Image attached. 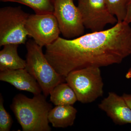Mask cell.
<instances>
[{
  "label": "cell",
  "instance_id": "obj_1",
  "mask_svg": "<svg viewBox=\"0 0 131 131\" xmlns=\"http://www.w3.org/2000/svg\"><path fill=\"white\" fill-rule=\"evenodd\" d=\"M46 47L47 60L65 78L77 70L121 63L131 54V27L123 21L109 29L75 38L59 37Z\"/></svg>",
  "mask_w": 131,
  "mask_h": 131
},
{
  "label": "cell",
  "instance_id": "obj_2",
  "mask_svg": "<svg viewBox=\"0 0 131 131\" xmlns=\"http://www.w3.org/2000/svg\"><path fill=\"white\" fill-rule=\"evenodd\" d=\"M44 95L28 98L23 94L16 95L10 106L23 131H50L48 115L52 109Z\"/></svg>",
  "mask_w": 131,
  "mask_h": 131
},
{
  "label": "cell",
  "instance_id": "obj_3",
  "mask_svg": "<svg viewBox=\"0 0 131 131\" xmlns=\"http://www.w3.org/2000/svg\"><path fill=\"white\" fill-rule=\"evenodd\" d=\"M26 45L27 52L25 69L36 79L43 94L47 97L54 87L65 81V78L57 73L49 62L42 47L30 39Z\"/></svg>",
  "mask_w": 131,
  "mask_h": 131
},
{
  "label": "cell",
  "instance_id": "obj_4",
  "mask_svg": "<svg viewBox=\"0 0 131 131\" xmlns=\"http://www.w3.org/2000/svg\"><path fill=\"white\" fill-rule=\"evenodd\" d=\"M65 81L81 103H91L103 95L104 84L100 68L89 67L73 71L65 77Z\"/></svg>",
  "mask_w": 131,
  "mask_h": 131
},
{
  "label": "cell",
  "instance_id": "obj_5",
  "mask_svg": "<svg viewBox=\"0 0 131 131\" xmlns=\"http://www.w3.org/2000/svg\"><path fill=\"white\" fill-rule=\"evenodd\" d=\"M29 15L20 6H7L1 8V47L8 44H26L28 36L26 23Z\"/></svg>",
  "mask_w": 131,
  "mask_h": 131
},
{
  "label": "cell",
  "instance_id": "obj_6",
  "mask_svg": "<svg viewBox=\"0 0 131 131\" xmlns=\"http://www.w3.org/2000/svg\"><path fill=\"white\" fill-rule=\"evenodd\" d=\"M53 14L64 37L71 39L83 35L85 27L81 14L73 0H54Z\"/></svg>",
  "mask_w": 131,
  "mask_h": 131
},
{
  "label": "cell",
  "instance_id": "obj_7",
  "mask_svg": "<svg viewBox=\"0 0 131 131\" xmlns=\"http://www.w3.org/2000/svg\"><path fill=\"white\" fill-rule=\"evenodd\" d=\"M27 35L43 47L54 42L61 33L53 13L30 15L26 23Z\"/></svg>",
  "mask_w": 131,
  "mask_h": 131
},
{
  "label": "cell",
  "instance_id": "obj_8",
  "mask_svg": "<svg viewBox=\"0 0 131 131\" xmlns=\"http://www.w3.org/2000/svg\"><path fill=\"white\" fill-rule=\"evenodd\" d=\"M78 7L81 14L85 28L92 32L103 30L108 24L118 22L109 12L105 0H78Z\"/></svg>",
  "mask_w": 131,
  "mask_h": 131
},
{
  "label": "cell",
  "instance_id": "obj_9",
  "mask_svg": "<svg viewBox=\"0 0 131 131\" xmlns=\"http://www.w3.org/2000/svg\"><path fill=\"white\" fill-rule=\"evenodd\" d=\"M98 107L106 113L115 124L119 125L131 124V109L122 96L109 92Z\"/></svg>",
  "mask_w": 131,
  "mask_h": 131
},
{
  "label": "cell",
  "instance_id": "obj_10",
  "mask_svg": "<svg viewBox=\"0 0 131 131\" xmlns=\"http://www.w3.org/2000/svg\"><path fill=\"white\" fill-rule=\"evenodd\" d=\"M0 80L9 83L17 89L30 92L34 95L42 92L37 80L25 68L1 71Z\"/></svg>",
  "mask_w": 131,
  "mask_h": 131
},
{
  "label": "cell",
  "instance_id": "obj_11",
  "mask_svg": "<svg viewBox=\"0 0 131 131\" xmlns=\"http://www.w3.org/2000/svg\"><path fill=\"white\" fill-rule=\"evenodd\" d=\"M50 111L48 119L53 127L66 128L72 126L77 110L72 105L56 106Z\"/></svg>",
  "mask_w": 131,
  "mask_h": 131
},
{
  "label": "cell",
  "instance_id": "obj_12",
  "mask_svg": "<svg viewBox=\"0 0 131 131\" xmlns=\"http://www.w3.org/2000/svg\"><path fill=\"white\" fill-rule=\"evenodd\" d=\"M19 45L8 44L3 46L0 51V71L13 70L26 68V60L19 56Z\"/></svg>",
  "mask_w": 131,
  "mask_h": 131
},
{
  "label": "cell",
  "instance_id": "obj_13",
  "mask_svg": "<svg viewBox=\"0 0 131 131\" xmlns=\"http://www.w3.org/2000/svg\"><path fill=\"white\" fill-rule=\"evenodd\" d=\"M50 101L55 105H73L78 101L74 91L67 83H59L50 93Z\"/></svg>",
  "mask_w": 131,
  "mask_h": 131
},
{
  "label": "cell",
  "instance_id": "obj_14",
  "mask_svg": "<svg viewBox=\"0 0 131 131\" xmlns=\"http://www.w3.org/2000/svg\"><path fill=\"white\" fill-rule=\"evenodd\" d=\"M2 2L17 3L27 6L35 14L53 13L54 0H0Z\"/></svg>",
  "mask_w": 131,
  "mask_h": 131
},
{
  "label": "cell",
  "instance_id": "obj_15",
  "mask_svg": "<svg viewBox=\"0 0 131 131\" xmlns=\"http://www.w3.org/2000/svg\"><path fill=\"white\" fill-rule=\"evenodd\" d=\"M110 13L117 18L118 22L124 21L127 13L128 0H105Z\"/></svg>",
  "mask_w": 131,
  "mask_h": 131
},
{
  "label": "cell",
  "instance_id": "obj_16",
  "mask_svg": "<svg viewBox=\"0 0 131 131\" xmlns=\"http://www.w3.org/2000/svg\"><path fill=\"white\" fill-rule=\"evenodd\" d=\"M4 100L0 95V131H9L12 127L13 121L11 115L4 107Z\"/></svg>",
  "mask_w": 131,
  "mask_h": 131
},
{
  "label": "cell",
  "instance_id": "obj_17",
  "mask_svg": "<svg viewBox=\"0 0 131 131\" xmlns=\"http://www.w3.org/2000/svg\"><path fill=\"white\" fill-rule=\"evenodd\" d=\"M124 22L130 24L131 22V0H128L127 5V13Z\"/></svg>",
  "mask_w": 131,
  "mask_h": 131
},
{
  "label": "cell",
  "instance_id": "obj_18",
  "mask_svg": "<svg viewBox=\"0 0 131 131\" xmlns=\"http://www.w3.org/2000/svg\"><path fill=\"white\" fill-rule=\"evenodd\" d=\"M122 96L131 109V94L124 93Z\"/></svg>",
  "mask_w": 131,
  "mask_h": 131
},
{
  "label": "cell",
  "instance_id": "obj_19",
  "mask_svg": "<svg viewBox=\"0 0 131 131\" xmlns=\"http://www.w3.org/2000/svg\"><path fill=\"white\" fill-rule=\"evenodd\" d=\"M126 78L127 79H130L131 78V68L129 69L126 74Z\"/></svg>",
  "mask_w": 131,
  "mask_h": 131
}]
</instances>
